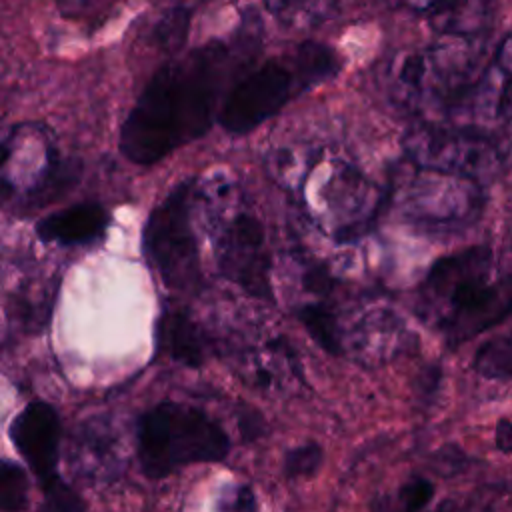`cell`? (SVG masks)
Instances as JSON below:
<instances>
[{"mask_svg":"<svg viewBox=\"0 0 512 512\" xmlns=\"http://www.w3.org/2000/svg\"><path fill=\"white\" fill-rule=\"evenodd\" d=\"M230 52L212 42L164 64L130 110L120 150L134 164H154L204 136L216 116Z\"/></svg>","mask_w":512,"mask_h":512,"instance_id":"obj_1","label":"cell"},{"mask_svg":"<svg viewBox=\"0 0 512 512\" xmlns=\"http://www.w3.org/2000/svg\"><path fill=\"white\" fill-rule=\"evenodd\" d=\"M108 220V212L100 204L84 202L42 218L36 226V234L44 242L64 246L88 244L104 234Z\"/></svg>","mask_w":512,"mask_h":512,"instance_id":"obj_8","label":"cell"},{"mask_svg":"<svg viewBox=\"0 0 512 512\" xmlns=\"http://www.w3.org/2000/svg\"><path fill=\"white\" fill-rule=\"evenodd\" d=\"M188 22H190L188 10H184V8L172 10L156 28V38H158L160 46H164L166 50L180 48V44L184 42L186 32H188Z\"/></svg>","mask_w":512,"mask_h":512,"instance_id":"obj_17","label":"cell"},{"mask_svg":"<svg viewBox=\"0 0 512 512\" xmlns=\"http://www.w3.org/2000/svg\"><path fill=\"white\" fill-rule=\"evenodd\" d=\"M494 64L506 72L508 76H512V34L504 36L496 54H494Z\"/></svg>","mask_w":512,"mask_h":512,"instance_id":"obj_19","label":"cell"},{"mask_svg":"<svg viewBox=\"0 0 512 512\" xmlns=\"http://www.w3.org/2000/svg\"><path fill=\"white\" fill-rule=\"evenodd\" d=\"M408 10L416 12V14H432L434 10L442 8L444 4H448L450 0H400Z\"/></svg>","mask_w":512,"mask_h":512,"instance_id":"obj_21","label":"cell"},{"mask_svg":"<svg viewBox=\"0 0 512 512\" xmlns=\"http://www.w3.org/2000/svg\"><path fill=\"white\" fill-rule=\"evenodd\" d=\"M158 344L170 358L190 368H198L206 358V346L198 326L178 310L160 316Z\"/></svg>","mask_w":512,"mask_h":512,"instance_id":"obj_9","label":"cell"},{"mask_svg":"<svg viewBox=\"0 0 512 512\" xmlns=\"http://www.w3.org/2000/svg\"><path fill=\"white\" fill-rule=\"evenodd\" d=\"M228 452L226 430L190 404L160 402L138 420V460L152 480L190 464L220 462Z\"/></svg>","mask_w":512,"mask_h":512,"instance_id":"obj_3","label":"cell"},{"mask_svg":"<svg viewBox=\"0 0 512 512\" xmlns=\"http://www.w3.org/2000/svg\"><path fill=\"white\" fill-rule=\"evenodd\" d=\"M292 62H294L302 82L306 84V88H312L320 82L330 80L340 70L338 54L330 46L314 42V40H306V42L298 44L294 50Z\"/></svg>","mask_w":512,"mask_h":512,"instance_id":"obj_12","label":"cell"},{"mask_svg":"<svg viewBox=\"0 0 512 512\" xmlns=\"http://www.w3.org/2000/svg\"><path fill=\"white\" fill-rule=\"evenodd\" d=\"M60 418L46 402H30L10 424V440L38 478L44 494L62 486L58 478Z\"/></svg>","mask_w":512,"mask_h":512,"instance_id":"obj_7","label":"cell"},{"mask_svg":"<svg viewBox=\"0 0 512 512\" xmlns=\"http://www.w3.org/2000/svg\"><path fill=\"white\" fill-rule=\"evenodd\" d=\"M490 264V248L474 246L428 270L422 292L428 302H442L438 324L450 344H462L512 314V274L488 282Z\"/></svg>","mask_w":512,"mask_h":512,"instance_id":"obj_2","label":"cell"},{"mask_svg":"<svg viewBox=\"0 0 512 512\" xmlns=\"http://www.w3.org/2000/svg\"><path fill=\"white\" fill-rule=\"evenodd\" d=\"M220 274L248 294L274 302L266 232L252 214H236L214 242Z\"/></svg>","mask_w":512,"mask_h":512,"instance_id":"obj_6","label":"cell"},{"mask_svg":"<svg viewBox=\"0 0 512 512\" xmlns=\"http://www.w3.org/2000/svg\"><path fill=\"white\" fill-rule=\"evenodd\" d=\"M192 180L180 182L150 212L142 230V250L166 288L194 292L202 284L198 244L190 222Z\"/></svg>","mask_w":512,"mask_h":512,"instance_id":"obj_4","label":"cell"},{"mask_svg":"<svg viewBox=\"0 0 512 512\" xmlns=\"http://www.w3.org/2000/svg\"><path fill=\"white\" fill-rule=\"evenodd\" d=\"M270 16L284 26H318L334 16L338 0H262Z\"/></svg>","mask_w":512,"mask_h":512,"instance_id":"obj_11","label":"cell"},{"mask_svg":"<svg viewBox=\"0 0 512 512\" xmlns=\"http://www.w3.org/2000/svg\"><path fill=\"white\" fill-rule=\"evenodd\" d=\"M494 10V0H450L430 16L432 28L442 36L472 38L486 28Z\"/></svg>","mask_w":512,"mask_h":512,"instance_id":"obj_10","label":"cell"},{"mask_svg":"<svg viewBox=\"0 0 512 512\" xmlns=\"http://www.w3.org/2000/svg\"><path fill=\"white\" fill-rule=\"evenodd\" d=\"M308 90L292 58H272L242 76L226 94L218 122L230 134H246L278 114L296 94Z\"/></svg>","mask_w":512,"mask_h":512,"instance_id":"obj_5","label":"cell"},{"mask_svg":"<svg viewBox=\"0 0 512 512\" xmlns=\"http://www.w3.org/2000/svg\"><path fill=\"white\" fill-rule=\"evenodd\" d=\"M432 498H434V486L424 478H414L406 482L400 490V500L406 510H420L428 506Z\"/></svg>","mask_w":512,"mask_h":512,"instance_id":"obj_18","label":"cell"},{"mask_svg":"<svg viewBox=\"0 0 512 512\" xmlns=\"http://www.w3.org/2000/svg\"><path fill=\"white\" fill-rule=\"evenodd\" d=\"M324 462V450L316 442H308L292 448L282 462L286 478H308L318 472Z\"/></svg>","mask_w":512,"mask_h":512,"instance_id":"obj_16","label":"cell"},{"mask_svg":"<svg viewBox=\"0 0 512 512\" xmlns=\"http://www.w3.org/2000/svg\"><path fill=\"white\" fill-rule=\"evenodd\" d=\"M28 476L12 460H0V510H22L28 506Z\"/></svg>","mask_w":512,"mask_h":512,"instance_id":"obj_15","label":"cell"},{"mask_svg":"<svg viewBox=\"0 0 512 512\" xmlns=\"http://www.w3.org/2000/svg\"><path fill=\"white\" fill-rule=\"evenodd\" d=\"M494 440H496V446H498L502 452L512 454V420L502 418V420L496 424Z\"/></svg>","mask_w":512,"mask_h":512,"instance_id":"obj_20","label":"cell"},{"mask_svg":"<svg viewBox=\"0 0 512 512\" xmlns=\"http://www.w3.org/2000/svg\"><path fill=\"white\" fill-rule=\"evenodd\" d=\"M296 316L322 350H326L330 354H338L342 350L336 318L326 306L306 304L296 310Z\"/></svg>","mask_w":512,"mask_h":512,"instance_id":"obj_13","label":"cell"},{"mask_svg":"<svg viewBox=\"0 0 512 512\" xmlns=\"http://www.w3.org/2000/svg\"><path fill=\"white\" fill-rule=\"evenodd\" d=\"M472 368L490 380L512 378V336H498L484 342L474 356Z\"/></svg>","mask_w":512,"mask_h":512,"instance_id":"obj_14","label":"cell"}]
</instances>
